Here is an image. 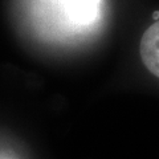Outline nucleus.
I'll return each instance as SVG.
<instances>
[{
	"mask_svg": "<svg viewBox=\"0 0 159 159\" xmlns=\"http://www.w3.org/2000/svg\"><path fill=\"white\" fill-rule=\"evenodd\" d=\"M102 0H40L41 21L64 34L89 31L101 16Z\"/></svg>",
	"mask_w": 159,
	"mask_h": 159,
	"instance_id": "nucleus-1",
	"label": "nucleus"
},
{
	"mask_svg": "<svg viewBox=\"0 0 159 159\" xmlns=\"http://www.w3.org/2000/svg\"><path fill=\"white\" fill-rule=\"evenodd\" d=\"M158 41H159V24L155 21L147 28L141 40V57L146 68L154 76H159V58H158Z\"/></svg>",
	"mask_w": 159,
	"mask_h": 159,
	"instance_id": "nucleus-2",
	"label": "nucleus"
}]
</instances>
